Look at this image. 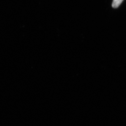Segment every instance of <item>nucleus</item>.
Wrapping results in <instances>:
<instances>
[{"mask_svg":"<svg viewBox=\"0 0 126 126\" xmlns=\"http://www.w3.org/2000/svg\"><path fill=\"white\" fill-rule=\"evenodd\" d=\"M123 0H113L112 7L113 8H117L121 4Z\"/></svg>","mask_w":126,"mask_h":126,"instance_id":"1","label":"nucleus"}]
</instances>
